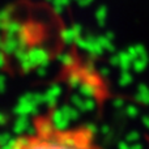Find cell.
<instances>
[{"label": "cell", "mask_w": 149, "mask_h": 149, "mask_svg": "<svg viewBox=\"0 0 149 149\" xmlns=\"http://www.w3.org/2000/svg\"><path fill=\"white\" fill-rule=\"evenodd\" d=\"M134 148H135V149H141V148H143V145H141V144H135V145H134Z\"/></svg>", "instance_id": "obj_38"}, {"label": "cell", "mask_w": 149, "mask_h": 149, "mask_svg": "<svg viewBox=\"0 0 149 149\" xmlns=\"http://www.w3.org/2000/svg\"><path fill=\"white\" fill-rule=\"evenodd\" d=\"M21 25H22V24L17 22V21L10 20V21H9V24L7 25V28L4 29V30L7 31V36H17V33L20 31Z\"/></svg>", "instance_id": "obj_15"}, {"label": "cell", "mask_w": 149, "mask_h": 149, "mask_svg": "<svg viewBox=\"0 0 149 149\" xmlns=\"http://www.w3.org/2000/svg\"><path fill=\"white\" fill-rule=\"evenodd\" d=\"M110 64L111 65H119V56L118 55H113L110 58Z\"/></svg>", "instance_id": "obj_28"}, {"label": "cell", "mask_w": 149, "mask_h": 149, "mask_svg": "<svg viewBox=\"0 0 149 149\" xmlns=\"http://www.w3.org/2000/svg\"><path fill=\"white\" fill-rule=\"evenodd\" d=\"M106 17H107V9H106V7H100L97 10V13H95V18H97L98 24H100L101 26L105 25Z\"/></svg>", "instance_id": "obj_21"}, {"label": "cell", "mask_w": 149, "mask_h": 149, "mask_svg": "<svg viewBox=\"0 0 149 149\" xmlns=\"http://www.w3.org/2000/svg\"><path fill=\"white\" fill-rule=\"evenodd\" d=\"M55 131H56V130H55L51 120L43 119V120H39L38 124H37V132H38L39 136H50V135H52Z\"/></svg>", "instance_id": "obj_8"}, {"label": "cell", "mask_w": 149, "mask_h": 149, "mask_svg": "<svg viewBox=\"0 0 149 149\" xmlns=\"http://www.w3.org/2000/svg\"><path fill=\"white\" fill-rule=\"evenodd\" d=\"M38 111V105L33 101V93L22 95L18 101V105L15 107V113L17 115H30Z\"/></svg>", "instance_id": "obj_1"}, {"label": "cell", "mask_w": 149, "mask_h": 149, "mask_svg": "<svg viewBox=\"0 0 149 149\" xmlns=\"http://www.w3.org/2000/svg\"><path fill=\"white\" fill-rule=\"evenodd\" d=\"M136 100L141 103L149 105V89L145 85H140L139 86V92L136 94Z\"/></svg>", "instance_id": "obj_13"}, {"label": "cell", "mask_w": 149, "mask_h": 149, "mask_svg": "<svg viewBox=\"0 0 149 149\" xmlns=\"http://www.w3.org/2000/svg\"><path fill=\"white\" fill-rule=\"evenodd\" d=\"M62 111L65 114V115L68 116V119L70 120H76L77 118H79V109L77 107H72V106H63L62 107Z\"/></svg>", "instance_id": "obj_16"}, {"label": "cell", "mask_w": 149, "mask_h": 149, "mask_svg": "<svg viewBox=\"0 0 149 149\" xmlns=\"http://www.w3.org/2000/svg\"><path fill=\"white\" fill-rule=\"evenodd\" d=\"M119 56V67L123 71H128V68L132 65V58L130 56L128 52H120L118 55Z\"/></svg>", "instance_id": "obj_11"}, {"label": "cell", "mask_w": 149, "mask_h": 149, "mask_svg": "<svg viewBox=\"0 0 149 149\" xmlns=\"http://www.w3.org/2000/svg\"><path fill=\"white\" fill-rule=\"evenodd\" d=\"M29 127H30V124H29L28 115H18L17 120H16L15 126H13V131L18 135H22L25 132H28Z\"/></svg>", "instance_id": "obj_9"}, {"label": "cell", "mask_w": 149, "mask_h": 149, "mask_svg": "<svg viewBox=\"0 0 149 149\" xmlns=\"http://www.w3.org/2000/svg\"><path fill=\"white\" fill-rule=\"evenodd\" d=\"M62 89L58 85H52L46 93H45V103H46L49 107H54L55 103H56L58 98H59Z\"/></svg>", "instance_id": "obj_7"}, {"label": "cell", "mask_w": 149, "mask_h": 149, "mask_svg": "<svg viewBox=\"0 0 149 149\" xmlns=\"http://www.w3.org/2000/svg\"><path fill=\"white\" fill-rule=\"evenodd\" d=\"M114 106H115V107H122V106H123V101H122V100L114 101Z\"/></svg>", "instance_id": "obj_33"}, {"label": "cell", "mask_w": 149, "mask_h": 149, "mask_svg": "<svg viewBox=\"0 0 149 149\" xmlns=\"http://www.w3.org/2000/svg\"><path fill=\"white\" fill-rule=\"evenodd\" d=\"M58 60H59L63 65H65V67H71V65L73 64V58L71 54H60L59 56H58Z\"/></svg>", "instance_id": "obj_22"}, {"label": "cell", "mask_w": 149, "mask_h": 149, "mask_svg": "<svg viewBox=\"0 0 149 149\" xmlns=\"http://www.w3.org/2000/svg\"><path fill=\"white\" fill-rule=\"evenodd\" d=\"M21 47H22V45H21L17 36H7V38L0 43V49H1L5 54L16 52L18 49H21Z\"/></svg>", "instance_id": "obj_5"}, {"label": "cell", "mask_w": 149, "mask_h": 149, "mask_svg": "<svg viewBox=\"0 0 149 149\" xmlns=\"http://www.w3.org/2000/svg\"><path fill=\"white\" fill-rule=\"evenodd\" d=\"M5 89V77L0 74V92H4Z\"/></svg>", "instance_id": "obj_29"}, {"label": "cell", "mask_w": 149, "mask_h": 149, "mask_svg": "<svg viewBox=\"0 0 149 149\" xmlns=\"http://www.w3.org/2000/svg\"><path fill=\"white\" fill-rule=\"evenodd\" d=\"M15 139L9 134H1L0 135V147L3 148H13Z\"/></svg>", "instance_id": "obj_17"}, {"label": "cell", "mask_w": 149, "mask_h": 149, "mask_svg": "<svg viewBox=\"0 0 149 149\" xmlns=\"http://www.w3.org/2000/svg\"><path fill=\"white\" fill-rule=\"evenodd\" d=\"M0 43H1V39H0Z\"/></svg>", "instance_id": "obj_40"}, {"label": "cell", "mask_w": 149, "mask_h": 149, "mask_svg": "<svg viewBox=\"0 0 149 149\" xmlns=\"http://www.w3.org/2000/svg\"><path fill=\"white\" fill-rule=\"evenodd\" d=\"M52 8H54V10L58 13V15H60V13L63 12V9H64L65 5H68V3H70V0H52Z\"/></svg>", "instance_id": "obj_20"}, {"label": "cell", "mask_w": 149, "mask_h": 149, "mask_svg": "<svg viewBox=\"0 0 149 149\" xmlns=\"http://www.w3.org/2000/svg\"><path fill=\"white\" fill-rule=\"evenodd\" d=\"M28 56L31 64L34 65V68L38 65H47V63H49V52L41 47H33L31 50H29Z\"/></svg>", "instance_id": "obj_3"}, {"label": "cell", "mask_w": 149, "mask_h": 149, "mask_svg": "<svg viewBox=\"0 0 149 149\" xmlns=\"http://www.w3.org/2000/svg\"><path fill=\"white\" fill-rule=\"evenodd\" d=\"M77 38H79V36L74 33V30H73L72 28H71V29H65V30L62 31V39H63V41H64L67 45L74 43Z\"/></svg>", "instance_id": "obj_14"}, {"label": "cell", "mask_w": 149, "mask_h": 149, "mask_svg": "<svg viewBox=\"0 0 149 149\" xmlns=\"http://www.w3.org/2000/svg\"><path fill=\"white\" fill-rule=\"evenodd\" d=\"M143 123H144L145 126H147L148 128H149V115H148V116H145V118L143 119Z\"/></svg>", "instance_id": "obj_35"}, {"label": "cell", "mask_w": 149, "mask_h": 149, "mask_svg": "<svg viewBox=\"0 0 149 149\" xmlns=\"http://www.w3.org/2000/svg\"><path fill=\"white\" fill-rule=\"evenodd\" d=\"M3 64H4V54L0 52V67H3Z\"/></svg>", "instance_id": "obj_36"}, {"label": "cell", "mask_w": 149, "mask_h": 149, "mask_svg": "<svg viewBox=\"0 0 149 149\" xmlns=\"http://www.w3.org/2000/svg\"><path fill=\"white\" fill-rule=\"evenodd\" d=\"M17 37L22 47H26V45H29L31 41H36L39 37V29L34 24H22L20 31L17 33Z\"/></svg>", "instance_id": "obj_2"}, {"label": "cell", "mask_w": 149, "mask_h": 149, "mask_svg": "<svg viewBox=\"0 0 149 149\" xmlns=\"http://www.w3.org/2000/svg\"><path fill=\"white\" fill-rule=\"evenodd\" d=\"M102 132H103V134H107V132H109V127H103V128H102Z\"/></svg>", "instance_id": "obj_39"}, {"label": "cell", "mask_w": 149, "mask_h": 149, "mask_svg": "<svg viewBox=\"0 0 149 149\" xmlns=\"http://www.w3.org/2000/svg\"><path fill=\"white\" fill-rule=\"evenodd\" d=\"M72 103L74 107H77L80 111H82V105H84V97L82 95H73L72 97Z\"/></svg>", "instance_id": "obj_25"}, {"label": "cell", "mask_w": 149, "mask_h": 149, "mask_svg": "<svg viewBox=\"0 0 149 149\" xmlns=\"http://www.w3.org/2000/svg\"><path fill=\"white\" fill-rule=\"evenodd\" d=\"M148 64V58H137V59L132 60V67L136 72H141L143 70H145Z\"/></svg>", "instance_id": "obj_18"}, {"label": "cell", "mask_w": 149, "mask_h": 149, "mask_svg": "<svg viewBox=\"0 0 149 149\" xmlns=\"http://www.w3.org/2000/svg\"><path fill=\"white\" fill-rule=\"evenodd\" d=\"M118 147L120 148V149H127V148H128V144H127V140H126V141H122V143H119V144H118Z\"/></svg>", "instance_id": "obj_32"}, {"label": "cell", "mask_w": 149, "mask_h": 149, "mask_svg": "<svg viewBox=\"0 0 149 149\" xmlns=\"http://www.w3.org/2000/svg\"><path fill=\"white\" fill-rule=\"evenodd\" d=\"M95 107V102L92 100V97H84V105H82V111H90L94 110Z\"/></svg>", "instance_id": "obj_24"}, {"label": "cell", "mask_w": 149, "mask_h": 149, "mask_svg": "<svg viewBox=\"0 0 149 149\" xmlns=\"http://www.w3.org/2000/svg\"><path fill=\"white\" fill-rule=\"evenodd\" d=\"M139 137H140L139 132H131V134L127 135L126 140H127V141H130V143H135V141H137V140H139Z\"/></svg>", "instance_id": "obj_27"}, {"label": "cell", "mask_w": 149, "mask_h": 149, "mask_svg": "<svg viewBox=\"0 0 149 149\" xmlns=\"http://www.w3.org/2000/svg\"><path fill=\"white\" fill-rule=\"evenodd\" d=\"M90 3H93V0H79V4L81 5V7H86Z\"/></svg>", "instance_id": "obj_30"}, {"label": "cell", "mask_w": 149, "mask_h": 149, "mask_svg": "<svg viewBox=\"0 0 149 149\" xmlns=\"http://www.w3.org/2000/svg\"><path fill=\"white\" fill-rule=\"evenodd\" d=\"M10 12H12V9L9 7L0 12V29H5L7 25L9 24V21L12 20V13Z\"/></svg>", "instance_id": "obj_12"}, {"label": "cell", "mask_w": 149, "mask_h": 149, "mask_svg": "<svg viewBox=\"0 0 149 149\" xmlns=\"http://www.w3.org/2000/svg\"><path fill=\"white\" fill-rule=\"evenodd\" d=\"M131 81H132V76L127 71H123L120 79H119V85L120 86H127V85L131 84Z\"/></svg>", "instance_id": "obj_23"}, {"label": "cell", "mask_w": 149, "mask_h": 149, "mask_svg": "<svg viewBox=\"0 0 149 149\" xmlns=\"http://www.w3.org/2000/svg\"><path fill=\"white\" fill-rule=\"evenodd\" d=\"M85 128H86L90 134H95V126H94V124H88Z\"/></svg>", "instance_id": "obj_31"}, {"label": "cell", "mask_w": 149, "mask_h": 149, "mask_svg": "<svg viewBox=\"0 0 149 149\" xmlns=\"http://www.w3.org/2000/svg\"><path fill=\"white\" fill-rule=\"evenodd\" d=\"M49 1H52V0H49Z\"/></svg>", "instance_id": "obj_41"}, {"label": "cell", "mask_w": 149, "mask_h": 149, "mask_svg": "<svg viewBox=\"0 0 149 149\" xmlns=\"http://www.w3.org/2000/svg\"><path fill=\"white\" fill-rule=\"evenodd\" d=\"M100 72H101L102 76H107V74H109V70H107V68H101Z\"/></svg>", "instance_id": "obj_34"}, {"label": "cell", "mask_w": 149, "mask_h": 149, "mask_svg": "<svg viewBox=\"0 0 149 149\" xmlns=\"http://www.w3.org/2000/svg\"><path fill=\"white\" fill-rule=\"evenodd\" d=\"M126 113L130 118H135V116L139 115V109L135 107V106H128V107L126 109Z\"/></svg>", "instance_id": "obj_26"}, {"label": "cell", "mask_w": 149, "mask_h": 149, "mask_svg": "<svg viewBox=\"0 0 149 149\" xmlns=\"http://www.w3.org/2000/svg\"><path fill=\"white\" fill-rule=\"evenodd\" d=\"M82 82V76L80 70H72L68 76V84L72 88H79V85Z\"/></svg>", "instance_id": "obj_10"}, {"label": "cell", "mask_w": 149, "mask_h": 149, "mask_svg": "<svg viewBox=\"0 0 149 149\" xmlns=\"http://www.w3.org/2000/svg\"><path fill=\"white\" fill-rule=\"evenodd\" d=\"M97 41L100 42V45L102 46L103 50H107V51H114V49H115V47H114V45H113V42H111V39H109L106 36L98 37Z\"/></svg>", "instance_id": "obj_19"}, {"label": "cell", "mask_w": 149, "mask_h": 149, "mask_svg": "<svg viewBox=\"0 0 149 149\" xmlns=\"http://www.w3.org/2000/svg\"><path fill=\"white\" fill-rule=\"evenodd\" d=\"M79 90L82 97H94V95H97L98 92H100V84L82 81L81 84L79 85Z\"/></svg>", "instance_id": "obj_6"}, {"label": "cell", "mask_w": 149, "mask_h": 149, "mask_svg": "<svg viewBox=\"0 0 149 149\" xmlns=\"http://www.w3.org/2000/svg\"><path fill=\"white\" fill-rule=\"evenodd\" d=\"M5 120H7V119H5V116L3 115V114H0V124H4Z\"/></svg>", "instance_id": "obj_37"}, {"label": "cell", "mask_w": 149, "mask_h": 149, "mask_svg": "<svg viewBox=\"0 0 149 149\" xmlns=\"http://www.w3.org/2000/svg\"><path fill=\"white\" fill-rule=\"evenodd\" d=\"M51 122H52V124H54L55 130L59 131V132H62V131H65V130L68 128V124H70L71 120L68 119V116L62 111V109H59V110H55L54 113H52Z\"/></svg>", "instance_id": "obj_4"}]
</instances>
